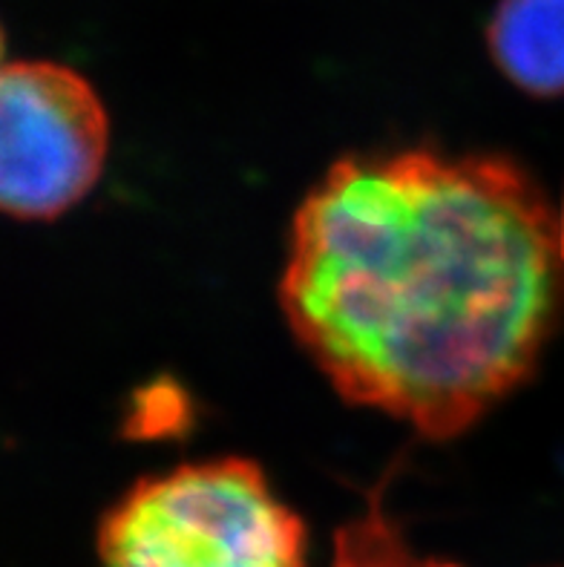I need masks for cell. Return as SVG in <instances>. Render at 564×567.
I'll return each mask as SVG.
<instances>
[{
    "label": "cell",
    "instance_id": "1",
    "mask_svg": "<svg viewBox=\"0 0 564 567\" xmlns=\"http://www.w3.org/2000/svg\"><path fill=\"white\" fill-rule=\"evenodd\" d=\"M558 223L510 158H340L294 216L279 306L349 403L423 439L533 372L562 306Z\"/></svg>",
    "mask_w": 564,
    "mask_h": 567
},
{
    "label": "cell",
    "instance_id": "2",
    "mask_svg": "<svg viewBox=\"0 0 564 567\" xmlns=\"http://www.w3.org/2000/svg\"><path fill=\"white\" fill-rule=\"evenodd\" d=\"M99 567H308V536L257 464L219 458L133 484L101 518Z\"/></svg>",
    "mask_w": 564,
    "mask_h": 567
},
{
    "label": "cell",
    "instance_id": "3",
    "mask_svg": "<svg viewBox=\"0 0 564 567\" xmlns=\"http://www.w3.org/2000/svg\"><path fill=\"white\" fill-rule=\"evenodd\" d=\"M110 124L90 81L55 61H9L0 79V205L52 219L95 187Z\"/></svg>",
    "mask_w": 564,
    "mask_h": 567
},
{
    "label": "cell",
    "instance_id": "4",
    "mask_svg": "<svg viewBox=\"0 0 564 567\" xmlns=\"http://www.w3.org/2000/svg\"><path fill=\"white\" fill-rule=\"evenodd\" d=\"M486 43L501 72L524 93L564 95V0H499Z\"/></svg>",
    "mask_w": 564,
    "mask_h": 567
},
{
    "label": "cell",
    "instance_id": "5",
    "mask_svg": "<svg viewBox=\"0 0 564 567\" xmlns=\"http://www.w3.org/2000/svg\"><path fill=\"white\" fill-rule=\"evenodd\" d=\"M558 248H562V262H564V208H562V216H558Z\"/></svg>",
    "mask_w": 564,
    "mask_h": 567
}]
</instances>
